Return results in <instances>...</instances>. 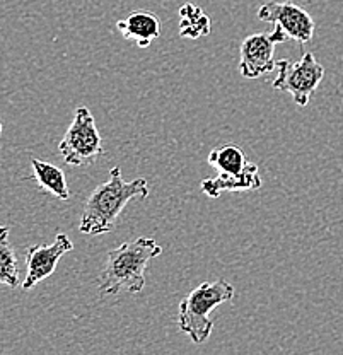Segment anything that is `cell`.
Wrapping results in <instances>:
<instances>
[{"mask_svg":"<svg viewBox=\"0 0 343 355\" xmlns=\"http://www.w3.org/2000/svg\"><path fill=\"white\" fill-rule=\"evenodd\" d=\"M147 195L149 183L146 178L125 181L121 169L112 168L108 181L96 187L84 203L79 231L89 236L106 234L114 227V222L128 202L135 198H147Z\"/></svg>","mask_w":343,"mask_h":355,"instance_id":"6da1fadb","label":"cell"},{"mask_svg":"<svg viewBox=\"0 0 343 355\" xmlns=\"http://www.w3.org/2000/svg\"><path fill=\"white\" fill-rule=\"evenodd\" d=\"M161 253L162 248L152 238H139L120 244L108 253L99 279V292L103 295L142 292L146 287L147 265Z\"/></svg>","mask_w":343,"mask_h":355,"instance_id":"7a4b0ae2","label":"cell"},{"mask_svg":"<svg viewBox=\"0 0 343 355\" xmlns=\"http://www.w3.org/2000/svg\"><path fill=\"white\" fill-rule=\"evenodd\" d=\"M236 295L234 287L227 280L219 279L216 282H204L195 287L179 302L178 327L184 335L190 336L193 343H204L210 336L213 321L210 313L217 306L232 301Z\"/></svg>","mask_w":343,"mask_h":355,"instance_id":"3957f363","label":"cell"},{"mask_svg":"<svg viewBox=\"0 0 343 355\" xmlns=\"http://www.w3.org/2000/svg\"><path fill=\"white\" fill-rule=\"evenodd\" d=\"M58 153L70 166H89L103 155V137L94 116L86 106H79L73 113L72 123L58 144Z\"/></svg>","mask_w":343,"mask_h":355,"instance_id":"277c9868","label":"cell"},{"mask_svg":"<svg viewBox=\"0 0 343 355\" xmlns=\"http://www.w3.org/2000/svg\"><path fill=\"white\" fill-rule=\"evenodd\" d=\"M276 77L272 87L276 91L289 92L294 103L301 108H306L311 101V96L318 89L324 77V67L316 60L315 53L308 51L301 60L289 62L279 60L275 65Z\"/></svg>","mask_w":343,"mask_h":355,"instance_id":"5b68a950","label":"cell"},{"mask_svg":"<svg viewBox=\"0 0 343 355\" xmlns=\"http://www.w3.org/2000/svg\"><path fill=\"white\" fill-rule=\"evenodd\" d=\"M289 40L287 33L274 24L272 33H258L245 38L241 43V57H239V73L245 79H258L275 70V46Z\"/></svg>","mask_w":343,"mask_h":355,"instance_id":"8992f818","label":"cell"},{"mask_svg":"<svg viewBox=\"0 0 343 355\" xmlns=\"http://www.w3.org/2000/svg\"><path fill=\"white\" fill-rule=\"evenodd\" d=\"M258 19L272 24H279L289 38L304 44L309 43L315 35V19L308 10L294 2H267L258 9Z\"/></svg>","mask_w":343,"mask_h":355,"instance_id":"52a82bcc","label":"cell"},{"mask_svg":"<svg viewBox=\"0 0 343 355\" xmlns=\"http://www.w3.org/2000/svg\"><path fill=\"white\" fill-rule=\"evenodd\" d=\"M73 250L70 238L64 232H58L51 244H35L26 251V279L23 282V291L38 286L42 280L53 275L58 261L65 253Z\"/></svg>","mask_w":343,"mask_h":355,"instance_id":"ba28073f","label":"cell"},{"mask_svg":"<svg viewBox=\"0 0 343 355\" xmlns=\"http://www.w3.org/2000/svg\"><path fill=\"white\" fill-rule=\"evenodd\" d=\"M261 184L260 169L254 162H249L241 173H219L216 178H205L200 187L206 197L219 198L224 191H256Z\"/></svg>","mask_w":343,"mask_h":355,"instance_id":"9c48e42d","label":"cell"},{"mask_svg":"<svg viewBox=\"0 0 343 355\" xmlns=\"http://www.w3.org/2000/svg\"><path fill=\"white\" fill-rule=\"evenodd\" d=\"M116 31L125 40H132L139 48H147L161 35V21L150 10H134L125 19L116 21Z\"/></svg>","mask_w":343,"mask_h":355,"instance_id":"30bf717a","label":"cell"},{"mask_svg":"<svg viewBox=\"0 0 343 355\" xmlns=\"http://www.w3.org/2000/svg\"><path fill=\"white\" fill-rule=\"evenodd\" d=\"M31 168H33V180L38 183V187L42 188L43 191H48V193H51L53 197L60 200L70 198V190H69L67 180H65V173L62 171L58 166L33 157Z\"/></svg>","mask_w":343,"mask_h":355,"instance_id":"8fae6325","label":"cell"},{"mask_svg":"<svg viewBox=\"0 0 343 355\" xmlns=\"http://www.w3.org/2000/svg\"><path fill=\"white\" fill-rule=\"evenodd\" d=\"M212 19L195 3L186 2L179 7V35L183 38L198 40L210 35Z\"/></svg>","mask_w":343,"mask_h":355,"instance_id":"7c38bea8","label":"cell"},{"mask_svg":"<svg viewBox=\"0 0 343 355\" xmlns=\"http://www.w3.org/2000/svg\"><path fill=\"white\" fill-rule=\"evenodd\" d=\"M252 161L246 159L245 150L236 144H224L209 154V164L219 173H241Z\"/></svg>","mask_w":343,"mask_h":355,"instance_id":"4fadbf2b","label":"cell"},{"mask_svg":"<svg viewBox=\"0 0 343 355\" xmlns=\"http://www.w3.org/2000/svg\"><path fill=\"white\" fill-rule=\"evenodd\" d=\"M0 284L10 288L19 287V266L9 243V227L6 225H0Z\"/></svg>","mask_w":343,"mask_h":355,"instance_id":"5bb4252c","label":"cell"},{"mask_svg":"<svg viewBox=\"0 0 343 355\" xmlns=\"http://www.w3.org/2000/svg\"><path fill=\"white\" fill-rule=\"evenodd\" d=\"M2 128H3L2 127V120H0V135H2Z\"/></svg>","mask_w":343,"mask_h":355,"instance_id":"9a60e30c","label":"cell"}]
</instances>
